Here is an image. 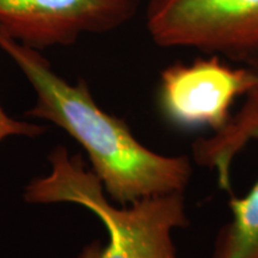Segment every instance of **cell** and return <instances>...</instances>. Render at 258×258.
<instances>
[{
  "instance_id": "1",
  "label": "cell",
  "mask_w": 258,
  "mask_h": 258,
  "mask_svg": "<svg viewBox=\"0 0 258 258\" xmlns=\"http://www.w3.org/2000/svg\"><path fill=\"white\" fill-rule=\"evenodd\" d=\"M0 49L17 64L36 95L27 115L62 128L85 150L92 172L116 205L184 192L192 173L188 157L164 156L148 150L124 120L97 104L86 82H66L37 49L19 43L2 30Z\"/></svg>"
},
{
  "instance_id": "2",
  "label": "cell",
  "mask_w": 258,
  "mask_h": 258,
  "mask_svg": "<svg viewBox=\"0 0 258 258\" xmlns=\"http://www.w3.org/2000/svg\"><path fill=\"white\" fill-rule=\"evenodd\" d=\"M48 159L50 172L25 186V201L83 206L108 232V243L92 241L77 258H177L172 232L188 225L184 192L153 196L128 206L112 205L79 154L71 156L60 145Z\"/></svg>"
},
{
  "instance_id": "3",
  "label": "cell",
  "mask_w": 258,
  "mask_h": 258,
  "mask_svg": "<svg viewBox=\"0 0 258 258\" xmlns=\"http://www.w3.org/2000/svg\"><path fill=\"white\" fill-rule=\"evenodd\" d=\"M146 19L158 46L195 48L258 69V0H150Z\"/></svg>"
},
{
  "instance_id": "4",
  "label": "cell",
  "mask_w": 258,
  "mask_h": 258,
  "mask_svg": "<svg viewBox=\"0 0 258 258\" xmlns=\"http://www.w3.org/2000/svg\"><path fill=\"white\" fill-rule=\"evenodd\" d=\"M258 89V69L232 67L218 55L191 63H173L161 72L159 106L170 123L180 128L220 131L232 118L239 97Z\"/></svg>"
},
{
  "instance_id": "5",
  "label": "cell",
  "mask_w": 258,
  "mask_h": 258,
  "mask_svg": "<svg viewBox=\"0 0 258 258\" xmlns=\"http://www.w3.org/2000/svg\"><path fill=\"white\" fill-rule=\"evenodd\" d=\"M140 0H0V30L34 49L70 46L102 34L137 14Z\"/></svg>"
},
{
  "instance_id": "6",
  "label": "cell",
  "mask_w": 258,
  "mask_h": 258,
  "mask_svg": "<svg viewBox=\"0 0 258 258\" xmlns=\"http://www.w3.org/2000/svg\"><path fill=\"white\" fill-rule=\"evenodd\" d=\"M252 141H258V89L224 128L194 143V161L215 171L221 188L231 190L232 163ZM228 203L232 215L219 231L213 258H258V179L244 198L232 195Z\"/></svg>"
},
{
  "instance_id": "7",
  "label": "cell",
  "mask_w": 258,
  "mask_h": 258,
  "mask_svg": "<svg viewBox=\"0 0 258 258\" xmlns=\"http://www.w3.org/2000/svg\"><path fill=\"white\" fill-rule=\"evenodd\" d=\"M44 133V128L31 122L12 118L0 105V141L10 137L36 138Z\"/></svg>"
}]
</instances>
